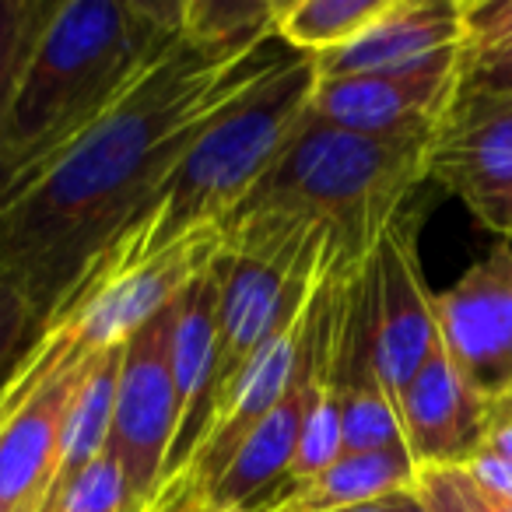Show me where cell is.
<instances>
[{"label": "cell", "instance_id": "1", "mask_svg": "<svg viewBox=\"0 0 512 512\" xmlns=\"http://www.w3.org/2000/svg\"><path fill=\"white\" fill-rule=\"evenodd\" d=\"M292 53L278 36L253 50L179 39L81 141L0 207V278L22 288L39 330L95 256L162 193L193 141Z\"/></svg>", "mask_w": 512, "mask_h": 512}, {"label": "cell", "instance_id": "2", "mask_svg": "<svg viewBox=\"0 0 512 512\" xmlns=\"http://www.w3.org/2000/svg\"><path fill=\"white\" fill-rule=\"evenodd\" d=\"M183 39V0H67L0 120V207L32 186Z\"/></svg>", "mask_w": 512, "mask_h": 512}, {"label": "cell", "instance_id": "3", "mask_svg": "<svg viewBox=\"0 0 512 512\" xmlns=\"http://www.w3.org/2000/svg\"><path fill=\"white\" fill-rule=\"evenodd\" d=\"M428 141L432 137L351 134L306 113L228 218L295 214L316 221L327 232L323 264L358 274L386 225L404 211L407 193L425 179Z\"/></svg>", "mask_w": 512, "mask_h": 512}, {"label": "cell", "instance_id": "4", "mask_svg": "<svg viewBox=\"0 0 512 512\" xmlns=\"http://www.w3.org/2000/svg\"><path fill=\"white\" fill-rule=\"evenodd\" d=\"M316 81V60L295 50L228 106L225 116L193 141L162 193L144 207L148 246L162 249L193 228L221 225L309 113Z\"/></svg>", "mask_w": 512, "mask_h": 512}, {"label": "cell", "instance_id": "5", "mask_svg": "<svg viewBox=\"0 0 512 512\" xmlns=\"http://www.w3.org/2000/svg\"><path fill=\"white\" fill-rule=\"evenodd\" d=\"M221 246V225H204L169 246L151 249L148 218L141 214L95 256V264L43 330H60L88 355L123 348L134 330L172 306L218 260Z\"/></svg>", "mask_w": 512, "mask_h": 512}, {"label": "cell", "instance_id": "6", "mask_svg": "<svg viewBox=\"0 0 512 512\" xmlns=\"http://www.w3.org/2000/svg\"><path fill=\"white\" fill-rule=\"evenodd\" d=\"M176 313L179 299L151 316L123 344L109 453L123 467L134 512H144L158 498L176 439V376H172Z\"/></svg>", "mask_w": 512, "mask_h": 512}, {"label": "cell", "instance_id": "7", "mask_svg": "<svg viewBox=\"0 0 512 512\" xmlns=\"http://www.w3.org/2000/svg\"><path fill=\"white\" fill-rule=\"evenodd\" d=\"M43 365L0 421V512H43L60 467V439L92 355L60 330L39 334Z\"/></svg>", "mask_w": 512, "mask_h": 512}, {"label": "cell", "instance_id": "8", "mask_svg": "<svg viewBox=\"0 0 512 512\" xmlns=\"http://www.w3.org/2000/svg\"><path fill=\"white\" fill-rule=\"evenodd\" d=\"M425 179L453 193L488 232L512 235V95L456 88L425 151Z\"/></svg>", "mask_w": 512, "mask_h": 512}, {"label": "cell", "instance_id": "9", "mask_svg": "<svg viewBox=\"0 0 512 512\" xmlns=\"http://www.w3.org/2000/svg\"><path fill=\"white\" fill-rule=\"evenodd\" d=\"M418 221V211H400L379 235L376 249L369 253V264H365L376 362L393 404L435 344L432 292L425 288L418 253Z\"/></svg>", "mask_w": 512, "mask_h": 512}, {"label": "cell", "instance_id": "10", "mask_svg": "<svg viewBox=\"0 0 512 512\" xmlns=\"http://www.w3.org/2000/svg\"><path fill=\"white\" fill-rule=\"evenodd\" d=\"M435 334L470 390L495 404L512 390V260L498 242L453 288L432 295Z\"/></svg>", "mask_w": 512, "mask_h": 512}, {"label": "cell", "instance_id": "11", "mask_svg": "<svg viewBox=\"0 0 512 512\" xmlns=\"http://www.w3.org/2000/svg\"><path fill=\"white\" fill-rule=\"evenodd\" d=\"M460 88V57L383 74L320 78L309 113L369 137H432Z\"/></svg>", "mask_w": 512, "mask_h": 512}, {"label": "cell", "instance_id": "12", "mask_svg": "<svg viewBox=\"0 0 512 512\" xmlns=\"http://www.w3.org/2000/svg\"><path fill=\"white\" fill-rule=\"evenodd\" d=\"M404 446L418 470L460 467L481 449L488 404L470 390L453 358L446 355L439 334L397 400Z\"/></svg>", "mask_w": 512, "mask_h": 512}, {"label": "cell", "instance_id": "13", "mask_svg": "<svg viewBox=\"0 0 512 512\" xmlns=\"http://www.w3.org/2000/svg\"><path fill=\"white\" fill-rule=\"evenodd\" d=\"M306 313L309 302L302 313L288 316L267 344L253 355V362L242 369V376L232 383L228 397L218 404V411L207 421V432L200 439V446L193 449L190 470L204 488H211L221 477V470L228 467V460L235 456V449L242 446L249 432H253L267 414L278 407V400L292 390L295 372H299L302 358V334H306Z\"/></svg>", "mask_w": 512, "mask_h": 512}, {"label": "cell", "instance_id": "14", "mask_svg": "<svg viewBox=\"0 0 512 512\" xmlns=\"http://www.w3.org/2000/svg\"><path fill=\"white\" fill-rule=\"evenodd\" d=\"M463 46V4L456 0H390L369 32L355 43L316 60L320 78H351V74L407 71L432 60L460 57Z\"/></svg>", "mask_w": 512, "mask_h": 512}, {"label": "cell", "instance_id": "15", "mask_svg": "<svg viewBox=\"0 0 512 512\" xmlns=\"http://www.w3.org/2000/svg\"><path fill=\"white\" fill-rule=\"evenodd\" d=\"M214 264L179 295L176 337H172L176 439H172L169 463H165V481L186 470L211 418L214 365H218V271Z\"/></svg>", "mask_w": 512, "mask_h": 512}, {"label": "cell", "instance_id": "16", "mask_svg": "<svg viewBox=\"0 0 512 512\" xmlns=\"http://www.w3.org/2000/svg\"><path fill=\"white\" fill-rule=\"evenodd\" d=\"M302 407H306V393H302V379L295 372L292 390L242 439L221 477L207 488L211 509H253L256 498L285 481L295 449H299Z\"/></svg>", "mask_w": 512, "mask_h": 512}, {"label": "cell", "instance_id": "17", "mask_svg": "<svg viewBox=\"0 0 512 512\" xmlns=\"http://www.w3.org/2000/svg\"><path fill=\"white\" fill-rule=\"evenodd\" d=\"M418 481V463L407 446L372 449V453H341L327 470L295 484L285 495L271 498L264 512H341L351 505L411 491Z\"/></svg>", "mask_w": 512, "mask_h": 512}, {"label": "cell", "instance_id": "18", "mask_svg": "<svg viewBox=\"0 0 512 512\" xmlns=\"http://www.w3.org/2000/svg\"><path fill=\"white\" fill-rule=\"evenodd\" d=\"M390 0H278V39L309 57L355 43L383 18Z\"/></svg>", "mask_w": 512, "mask_h": 512}, {"label": "cell", "instance_id": "19", "mask_svg": "<svg viewBox=\"0 0 512 512\" xmlns=\"http://www.w3.org/2000/svg\"><path fill=\"white\" fill-rule=\"evenodd\" d=\"M278 0H183V39L207 50H253L278 36Z\"/></svg>", "mask_w": 512, "mask_h": 512}, {"label": "cell", "instance_id": "20", "mask_svg": "<svg viewBox=\"0 0 512 512\" xmlns=\"http://www.w3.org/2000/svg\"><path fill=\"white\" fill-rule=\"evenodd\" d=\"M57 8L60 0H0V120Z\"/></svg>", "mask_w": 512, "mask_h": 512}, {"label": "cell", "instance_id": "21", "mask_svg": "<svg viewBox=\"0 0 512 512\" xmlns=\"http://www.w3.org/2000/svg\"><path fill=\"white\" fill-rule=\"evenodd\" d=\"M414 495L428 505V512H512V502L484 491L463 467L418 470Z\"/></svg>", "mask_w": 512, "mask_h": 512}, {"label": "cell", "instance_id": "22", "mask_svg": "<svg viewBox=\"0 0 512 512\" xmlns=\"http://www.w3.org/2000/svg\"><path fill=\"white\" fill-rule=\"evenodd\" d=\"M60 512H134L130 509V491L123 467L113 460V453H102L64 495Z\"/></svg>", "mask_w": 512, "mask_h": 512}, {"label": "cell", "instance_id": "23", "mask_svg": "<svg viewBox=\"0 0 512 512\" xmlns=\"http://www.w3.org/2000/svg\"><path fill=\"white\" fill-rule=\"evenodd\" d=\"M39 341V316L25 292L0 278V383Z\"/></svg>", "mask_w": 512, "mask_h": 512}, {"label": "cell", "instance_id": "24", "mask_svg": "<svg viewBox=\"0 0 512 512\" xmlns=\"http://www.w3.org/2000/svg\"><path fill=\"white\" fill-rule=\"evenodd\" d=\"M512 43V0H474L463 4L460 60L484 57Z\"/></svg>", "mask_w": 512, "mask_h": 512}, {"label": "cell", "instance_id": "25", "mask_svg": "<svg viewBox=\"0 0 512 512\" xmlns=\"http://www.w3.org/2000/svg\"><path fill=\"white\" fill-rule=\"evenodd\" d=\"M460 88L512 95V43L484 53V57L460 60Z\"/></svg>", "mask_w": 512, "mask_h": 512}, {"label": "cell", "instance_id": "26", "mask_svg": "<svg viewBox=\"0 0 512 512\" xmlns=\"http://www.w3.org/2000/svg\"><path fill=\"white\" fill-rule=\"evenodd\" d=\"M144 512H214V509L204 484L190 470H183V474H176L172 481L162 484L158 498Z\"/></svg>", "mask_w": 512, "mask_h": 512}, {"label": "cell", "instance_id": "27", "mask_svg": "<svg viewBox=\"0 0 512 512\" xmlns=\"http://www.w3.org/2000/svg\"><path fill=\"white\" fill-rule=\"evenodd\" d=\"M460 467L467 470V474L474 477L484 491H491V495L512 502V460L491 453V449H477V453L470 456L467 463H460Z\"/></svg>", "mask_w": 512, "mask_h": 512}, {"label": "cell", "instance_id": "28", "mask_svg": "<svg viewBox=\"0 0 512 512\" xmlns=\"http://www.w3.org/2000/svg\"><path fill=\"white\" fill-rule=\"evenodd\" d=\"M341 512H397V495H390V498H379V502L351 505V509H341Z\"/></svg>", "mask_w": 512, "mask_h": 512}, {"label": "cell", "instance_id": "29", "mask_svg": "<svg viewBox=\"0 0 512 512\" xmlns=\"http://www.w3.org/2000/svg\"><path fill=\"white\" fill-rule=\"evenodd\" d=\"M397 512H428V505L421 502V498L414 495V488H411V491H400V495H397Z\"/></svg>", "mask_w": 512, "mask_h": 512}, {"label": "cell", "instance_id": "30", "mask_svg": "<svg viewBox=\"0 0 512 512\" xmlns=\"http://www.w3.org/2000/svg\"><path fill=\"white\" fill-rule=\"evenodd\" d=\"M502 249L509 253V260H512V235H509V239H502Z\"/></svg>", "mask_w": 512, "mask_h": 512}, {"label": "cell", "instance_id": "31", "mask_svg": "<svg viewBox=\"0 0 512 512\" xmlns=\"http://www.w3.org/2000/svg\"><path fill=\"white\" fill-rule=\"evenodd\" d=\"M214 512H256V509H214Z\"/></svg>", "mask_w": 512, "mask_h": 512}]
</instances>
